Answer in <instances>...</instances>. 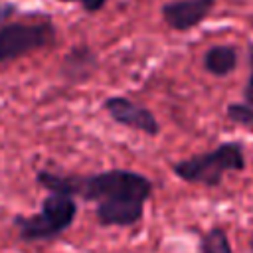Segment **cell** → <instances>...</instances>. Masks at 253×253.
Returning <instances> with one entry per match:
<instances>
[{"label": "cell", "instance_id": "cell-1", "mask_svg": "<svg viewBox=\"0 0 253 253\" xmlns=\"http://www.w3.org/2000/svg\"><path fill=\"white\" fill-rule=\"evenodd\" d=\"M152 188L150 178L136 170L111 168L91 176L73 174L71 196L95 204L99 225L132 227L142 219Z\"/></svg>", "mask_w": 253, "mask_h": 253}, {"label": "cell", "instance_id": "cell-2", "mask_svg": "<svg viewBox=\"0 0 253 253\" xmlns=\"http://www.w3.org/2000/svg\"><path fill=\"white\" fill-rule=\"evenodd\" d=\"M247 166L245 150L239 140H225L217 144L213 150L194 154L190 158H184L172 166L174 174L188 182V184H200L206 188H215L221 184V180L227 174L243 172Z\"/></svg>", "mask_w": 253, "mask_h": 253}, {"label": "cell", "instance_id": "cell-3", "mask_svg": "<svg viewBox=\"0 0 253 253\" xmlns=\"http://www.w3.org/2000/svg\"><path fill=\"white\" fill-rule=\"evenodd\" d=\"M77 217V202L73 196L49 192L42 200V208L34 215H16L12 225L22 241H49L67 231Z\"/></svg>", "mask_w": 253, "mask_h": 253}, {"label": "cell", "instance_id": "cell-4", "mask_svg": "<svg viewBox=\"0 0 253 253\" xmlns=\"http://www.w3.org/2000/svg\"><path fill=\"white\" fill-rule=\"evenodd\" d=\"M53 40L55 28L47 18L36 22H6L0 26V63L43 49L51 45Z\"/></svg>", "mask_w": 253, "mask_h": 253}, {"label": "cell", "instance_id": "cell-5", "mask_svg": "<svg viewBox=\"0 0 253 253\" xmlns=\"http://www.w3.org/2000/svg\"><path fill=\"white\" fill-rule=\"evenodd\" d=\"M103 109L121 126L138 130L146 136H156L160 132V123L154 117V113L148 107H144L140 103H134L128 97L111 95L103 101Z\"/></svg>", "mask_w": 253, "mask_h": 253}, {"label": "cell", "instance_id": "cell-6", "mask_svg": "<svg viewBox=\"0 0 253 253\" xmlns=\"http://www.w3.org/2000/svg\"><path fill=\"white\" fill-rule=\"evenodd\" d=\"M213 4L215 0H174L162 6V20L176 32H188L208 18Z\"/></svg>", "mask_w": 253, "mask_h": 253}, {"label": "cell", "instance_id": "cell-7", "mask_svg": "<svg viewBox=\"0 0 253 253\" xmlns=\"http://www.w3.org/2000/svg\"><path fill=\"white\" fill-rule=\"evenodd\" d=\"M97 53L89 45H75L65 53L59 71L67 83H83L97 71Z\"/></svg>", "mask_w": 253, "mask_h": 253}, {"label": "cell", "instance_id": "cell-8", "mask_svg": "<svg viewBox=\"0 0 253 253\" xmlns=\"http://www.w3.org/2000/svg\"><path fill=\"white\" fill-rule=\"evenodd\" d=\"M237 67V49L233 45H211L204 53V69L215 77H225Z\"/></svg>", "mask_w": 253, "mask_h": 253}, {"label": "cell", "instance_id": "cell-9", "mask_svg": "<svg viewBox=\"0 0 253 253\" xmlns=\"http://www.w3.org/2000/svg\"><path fill=\"white\" fill-rule=\"evenodd\" d=\"M200 253H233L229 235L223 227H210L206 233H202L198 243Z\"/></svg>", "mask_w": 253, "mask_h": 253}, {"label": "cell", "instance_id": "cell-10", "mask_svg": "<svg viewBox=\"0 0 253 253\" xmlns=\"http://www.w3.org/2000/svg\"><path fill=\"white\" fill-rule=\"evenodd\" d=\"M227 119L233 125L245 126V128H253V105L241 101V103H229L225 109Z\"/></svg>", "mask_w": 253, "mask_h": 253}, {"label": "cell", "instance_id": "cell-11", "mask_svg": "<svg viewBox=\"0 0 253 253\" xmlns=\"http://www.w3.org/2000/svg\"><path fill=\"white\" fill-rule=\"evenodd\" d=\"M243 99H245V103L253 105V45L249 49V77L243 87Z\"/></svg>", "mask_w": 253, "mask_h": 253}, {"label": "cell", "instance_id": "cell-12", "mask_svg": "<svg viewBox=\"0 0 253 253\" xmlns=\"http://www.w3.org/2000/svg\"><path fill=\"white\" fill-rule=\"evenodd\" d=\"M59 2H71V4H79L85 12H99L107 0H59Z\"/></svg>", "mask_w": 253, "mask_h": 253}, {"label": "cell", "instance_id": "cell-13", "mask_svg": "<svg viewBox=\"0 0 253 253\" xmlns=\"http://www.w3.org/2000/svg\"><path fill=\"white\" fill-rule=\"evenodd\" d=\"M12 12H14V8H12V6H0V22H4Z\"/></svg>", "mask_w": 253, "mask_h": 253}]
</instances>
